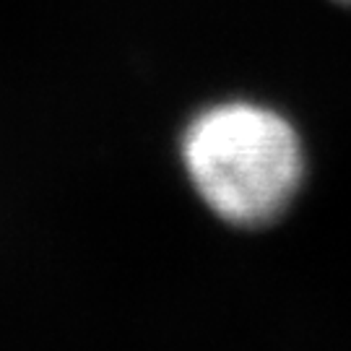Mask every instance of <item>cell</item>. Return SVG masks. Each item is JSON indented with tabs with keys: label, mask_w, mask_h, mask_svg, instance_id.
Listing matches in <instances>:
<instances>
[{
	"label": "cell",
	"mask_w": 351,
	"mask_h": 351,
	"mask_svg": "<svg viewBox=\"0 0 351 351\" xmlns=\"http://www.w3.org/2000/svg\"><path fill=\"white\" fill-rule=\"evenodd\" d=\"M182 159L203 201L242 226L276 219L304 175L294 128L252 101H224L198 114L185 130Z\"/></svg>",
	"instance_id": "1"
},
{
	"label": "cell",
	"mask_w": 351,
	"mask_h": 351,
	"mask_svg": "<svg viewBox=\"0 0 351 351\" xmlns=\"http://www.w3.org/2000/svg\"><path fill=\"white\" fill-rule=\"evenodd\" d=\"M339 3H343V5H351V0H339Z\"/></svg>",
	"instance_id": "2"
}]
</instances>
